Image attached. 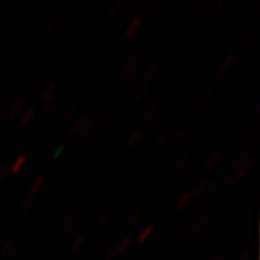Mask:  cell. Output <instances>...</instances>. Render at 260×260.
<instances>
[{"instance_id":"9a60e30c","label":"cell","mask_w":260,"mask_h":260,"mask_svg":"<svg viewBox=\"0 0 260 260\" xmlns=\"http://www.w3.org/2000/svg\"><path fill=\"white\" fill-rule=\"evenodd\" d=\"M142 129H136V130H133L132 133H130L129 136H127V139H126V142H124V146L126 148H130V146H133L138 140L142 138Z\"/></svg>"},{"instance_id":"3957f363","label":"cell","mask_w":260,"mask_h":260,"mask_svg":"<svg viewBox=\"0 0 260 260\" xmlns=\"http://www.w3.org/2000/svg\"><path fill=\"white\" fill-rule=\"evenodd\" d=\"M136 64H138V52H133L121 68V75L126 83H129L130 78L136 73Z\"/></svg>"},{"instance_id":"c3c4849f","label":"cell","mask_w":260,"mask_h":260,"mask_svg":"<svg viewBox=\"0 0 260 260\" xmlns=\"http://www.w3.org/2000/svg\"><path fill=\"white\" fill-rule=\"evenodd\" d=\"M38 75H39V70H34V73H32V75L28 78V85L29 84H32L35 80L38 78Z\"/></svg>"},{"instance_id":"ffe728a7","label":"cell","mask_w":260,"mask_h":260,"mask_svg":"<svg viewBox=\"0 0 260 260\" xmlns=\"http://www.w3.org/2000/svg\"><path fill=\"white\" fill-rule=\"evenodd\" d=\"M44 175H38L34 181H32V184H30V186H29V195H32V194H35L37 192L38 189L41 188V185L44 184Z\"/></svg>"},{"instance_id":"94428289","label":"cell","mask_w":260,"mask_h":260,"mask_svg":"<svg viewBox=\"0 0 260 260\" xmlns=\"http://www.w3.org/2000/svg\"><path fill=\"white\" fill-rule=\"evenodd\" d=\"M223 260H224V259H223Z\"/></svg>"},{"instance_id":"d590c367","label":"cell","mask_w":260,"mask_h":260,"mask_svg":"<svg viewBox=\"0 0 260 260\" xmlns=\"http://www.w3.org/2000/svg\"><path fill=\"white\" fill-rule=\"evenodd\" d=\"M201 6H203V2H201V0H195V2H192V3L189 5L186 15H194L195 12L198 10V8H201Z\"/></svg>"},{"instance_id":"e0dca14e","label":"cell","mask_w":260,"mask_h":260,"mask_svg":"<svg viewBox=\"0 0 260 260\" xmlns=\"http://www.w3.org/2000/svg\"><path fill=\"white\" fill-rule=\"evenodd\" d=\"M221 155H223V152L221 150H215V152H213L208 158H207V160H205L204 167L208 169V168L214 167L215 164H217V160L221 158Z\"/></svg>"},{"instance_id":"6f0895ef","label":"cell","mask_w":260,"mask_h":260,"mask_svg":"<svg viewBox=\"0 0 260 260\" xmlns=\"http://www.w3.org/2000/svg\"><path fill=\"white\" fill-rule=\"evenodd\" d=\"M3 114H5V109H3V107H0V119L3 117Z\"/></svg>"},{"instance_id":"4fadbf2b","label":"cell","mask_w":260,"mask_h":260,"mask_svg":"<svg viewBox=\"0 0 260 260\" xmlns=\"http://www.w3.org/2000/svg\"><path fill=\"white\" fill-rule=\"evenodd\" d=\"M42 55H44V52H42V51H35L32 55L29 56V59H28L29 71H30V70H37V65L39 64V61L42 59Z\"/></svg>"},{"instance_id":"4dcf8cb0","label":"cell","mask_w":260,"mask_h":260,"mask_svg":"<svg viewBox=\"0 0 260 260\" xmlns=\"http://www.w3.org/2000/svg\"><path fill=\"white\" fill-rule=\"evenodd\" d=\"M75 113H77V104H71V106L65 110L64 114H62V119H64V120H70V119L74 117Z\"/></svg>"},{"instance_id":"816d5d0a","label":"cell","mask_w":260,"mask_h":260,"mask_svg":"<svg viewBox=\"0 0 260 260\" xmlns=\"http://www.w3.org/2000/svg\"><path fill=\"white\" fill-rule=\"evenodd\" d=\"M41 136H42V133H41V132H37V133H34V135L30 136V140H32V142H37Z\"/></svg>"},{"instance_id":"9c48e42d","label":"cell","mask_w":260,"mask_h":260,"mask_svg":"<svg viewBox=\"0 0 260 260\" xmlns=\"http://www.w3.org/2000/svg\"><path fill=\"white\" fill-rule=\"evenodd\" d=\"M254 29H256V25H254V23H250L247 28L243 30L242 35H240V37H239V39H237V47L242 48L243 45H244V44L249 41V38H250L251 35L254 34Z\"/></svg>"},{"instance_id":"7c38bea8","label":"cell","mask_w":260,"mask_h":260,"mask_svg":"<svg viewBox=\"0 0 260 260\" xmlns=\"http://www.w3.org/2000/svg\"><path fill=\"white\" fill-rule=\"evenodd\" d=\"M140 23H142V16H140V15L135 16L133 20H132L129 25H127V28L124 29V37H130V35H133V32L139 28Z\"/></svg>"},{"instance_id":"bcb514c9","label":"cell","mask_w":260,"mask_h":260,"mask_svg":"<svg viewBox=\"0 0 260 260\" xmlns=\"http://www.w3.org/2000/svg\"><path fill=\"white\" fill-rule=\"evenodd\" d=\"M37 169H38L37 164H32V165H30V168H28V171H26V178L34 177V174L37 172Z\"/></svg>"},{"instance_id":"52a82bcc","label":"cell","mask_w":260,"mask_h":260,"mask_svg":"<svg viewBox=\"0 0 260 260\" xmlns=\"http://www.w3.org/2000/svg\"><path fill=\"white\" fill-rule=\"evenodd\" d=\"M26 102H28V97H26V95H20L19 99H16V100L13 102V104L10 106L8 117H9V119H13L15 116H18V113L22 110V107L26 104Z\"/></svg>"},{"instance_id":"f546056e","label":"cell","mask_w":260,"mask_h":260,"mask_svg":"<svg viewBox=\"0 0 260 260\" xmlns=\"http://www.w3.org/2000/svg\"><path fill=\"white\" fill-rule=\"evenodd\" d=\"M211 93H213V87H207V88H204V90L200 93V95H198V103L203 104V103L207 102L208 97L211 95Z\"/></svg>"},{"instance_id":"83f0119b","label":"cell","mask_w":260,"mask_h":260,"mask_svg":"<svg viewBox=\"0 0 260 260\" xmlns=\"http://www.w3.org/2000/svg\"><path fill=\"white\" fill-rule=\"evenodd\" d=\"M85 242V234L84 233H81V234H78L77 236V239H75L74 242L71 243V251H75L78 250L80 247H81V244Z\"/></svg>"},{"instance_id":"6da1fadb","label":"cell","mask_w":260,"mask_h":260,"mask_svg":"<svg viewBox=\"0 0 260 260\" xmlns=\"http://www.w3.org/2000/svg\"><path fill=\"white\" fill-rule=\"evenodd\" d=\"M55 83H48L44 88V91L41 94V110L47 112L51 109V106L55 102Z\"/></svg>"},{"instance_id":"277c9868","label":"cell","mask_w":260,"mask_h":260,"mask_svg":"<svg viewBox=\"0 0 260 260\" xmlns=\"http://www.w3.org/2000/svg\"><path fill=\"white\" fill-rule=\"evenodd\" d=\"M130 243H132V239L130 237H126V239H123L117 246H114L112 250L109 251L107 254H106V260H112L114 259V257H120V256H123V253L126 251V249L130 246Z\"/></svg>"},{"instance_id":"d4e9b609","label":"cell","mask_w":260,"mask_h":260,"mask_svg":"<svg viewBox=\"0 0 260 260\" xmlns=\"http://www.w3.org/2000/svg\"><path fill=\"white\" fill-rule=\"evenodd\" d=\"M207 221H208V218H207V217H201V218H198V220H197V221H195V223L191 225V229H192V233L201 232V230L204 229L205 225H207Z\"/></svg>"},{"instance_id":"91938a15","label":"cell","mask_w":260,"mask_h":260,"mask_svg":"<svg viewBox=\"0 0 260 260\" xmlns=\"http://www.w3.org/2000/svg\"><path fill=\"white\" fill-rule=\"evenodd\" d=\"M0 143H2V138H0Z\"/></svg>"},{"instance_id":"b9f144b4","label":"cell","mask_w":260,"mask_h":260,"mask_svg":"<svg viewBox=\"0 0 260 260\" xmlns=\"http://www.w3.org/2000/svg\"><path fill=\"white\" fill-rule=\"evenodd\" d=\"M12 246H13V242H6L2 249H0V256H6V254H10V250H12Z\"/></svg>"},{"instance_id":"1f68e13d","label":"cell","mask_w":260,"mask_h":260,"mask_svg":"<svg viewBox=\"0 0 260 260\" xmlns=\"http://www.w3.org/2000/svg\"><path fill=\"white\" fill-rule=\"evenodd\" d=\"M116 26H117V23H116V22H110V23H107V25H106V28L103 29V38L110 37L113 32H114Z\"/></svg>"},{"instance_id":"44dd1931","label":"cell","mask_w":260,"mask_h":260,"mask_svg":"<svg viewBox=\"0 0 260 260\" xmlns=\"http://www.w3.org/2000/svg\"><path fill=\"white\" fill-rule=\"evenodd\" d=\"M75 223H77V220H75L74 214H68L64 218V221H62V230H64V233L71 230L74 227Z\"/></svg>"},{"instance_id":"9f6ffc18","label":"cell","mask_w":260,"mask_h":260,"mask_svg":"<svg viewBox=\"0 0 260 260\" xmlns=\"http://www.w3.org/2000/svg\"><path fill=\"white\" fill-rule=\"evenodd\" d=\"M138 6H140V2H135V3H132V5H130V8H132V9H136Z\"/></svg>"},{"instance_id":"7a4b0ae2","label":"cell","mask_w":260,"mask_h":260,"mask_svg":"<svg viewBox=\"0 0 260 260\" xmlns=\"http://www.w3.org/2000/svg\"><path fill=\"white\" fill-rule=\"evenodd\" d=\"M253 158H247V160L243 164L242 167L236 168L234 171H233V174L229 177V185H236L240 179H242L249 171L251 169V167H253Z\"/></svg>"},{"instance_id":"8d00e7d4","label":"cell","mask_w":260,"mask_h":260,"mask_svg":"<svg viewBox=\"0 0 260 260\" xmlns=\"http://www.w3.org/2000/svg\"><path fill=\"white\" fill-rule=\"evenodd\" d=\"M94 64H95V58H94V56L88 58V59H87V62H85L83 67V74H88V73H90V70L94 67Z\"/></svg>"},{"instance_id":"f1b7e54d","label":"cell","mask_w":260,"mask_h":260,"mask_svg":"<svg viewBox=\"0 0 260 260\" xmlns=\"http://www.w3.org/2000/svg\"><path fill=\"white\" fill-rule=\"evenodd\" d=\"M207 184H208V181L207 179H203V181H200L197 185L191 189V194H192V197H195V195H200L203 191H204V188L207 186Z\"/></svg>"},{"instance_id":"7dc6e473","label":"cell","mask_w":260,"mask_h":260,"mask_svg":"<svg viewBox=\"0 0 260 260\" xmlns=\"http://www.w3.org/2000/svg\"><path fill=\"white\" fill-rule=\"evenodd\" d=\"M257 133H259V124L256 123L254 126H253V129H251V133L249 135V140H253L256 136H257Z\"/></svg>"},{"instance_id":"e575fe53","label":"cell","mask_w":260,"mask_h":260,"mask_svg":"<svg viewBox=\"0 0 260 260\" xmlns=\"http://www.w3.org/2000/svg\"><path fill=\"white\" fill-rule=\"evenodd\" d=\"M59 18V15H58V12H52V15L47 19V25H45V29H51L54 25L56 23V20Z\"/></svg>"},{"instance_id":"ee69618b","label":"cell","mask_w":260,"mask_h":260,"mask_svg":"<svg viewBox=\"0 0 260 260\" xmlns=\"http://www.w3.org/2000/svg\"><path fill=\"white\" fill-rule=\"evenodd\" d=\"M80 145H78V149H80V152H83L84 149L87 148V146H88V142H90V138H88V136H84V138H80Z\"/></svg>"},{"instance_id":"836d02e7","label":"cell","mask_w":260,"mask_h":260,"mask_svg":"<svg viewBox=\"0 0 260 260\" xmlns=\"http://www.w3.org/2000/svg\"><path fill=\"white\" fill-rule=\"evenodd\" d=\"M140 215H142V214H140L139 210H138V211H135V213L132 214L129 218H127V221H126V224H127L129 227H132V225H135V224L138 223V221H139V220H140Z\"/></svg>"},{"instance_id":"db71d44e","label":"cell","mask_w":260,"mask_h":260,"mask_svg":"<svg viewBox=\"0 0 260 260\" xmlns=\"http://www.w3.org/2000/svg\"><path fill=\"white\" fill-rule=\"evenodd\" d=\"M208 260H223V254H215V256L210 257Z\"/></svg>"},{"instance_id":"680465c9","label":"cell","mask_w":260,"mask_h":260,"mask_svg":"<svg viewBox=\"0 0 260 260\" xmlns=\"http://www.w3.org/2000/svg\"><path fill=\"white\" fill-rule=\"evenodd\" d=\"M0 234H2V229H0Z\"/></svg>"},{"instance_id":"ac0fdd59","label":"cell","mask_w":260,"mask_h":260,"mask_svg":"<svg viewBox=\"0 0 260 260\" xmlns=\"http://www.w3.org/2000/svg\"><path fill=\"white\" fill-rule=\"evenodd\" d=\"M106 129H107V121L106 120L97 121V123L94 124L93 129H91V135H93V136H95V138H97V136H102Z\"/></svg>"},{"instance_id":"7bdbcfd3","label":"cell","mask_w":260,"mask_h":260,"mask_svg":"<svg viewBox=\"0 0 260 260\" xmlns=\"http://www.w3.org/2000/svg\"><path fill=\"white\" fill-rule=\"evenodd\" d=\"M22 246H23V243L18 242V243H13V246H12V250H10V254L12 256H16L20 249H22Z\"/></svg>"},{"instance_id":"d6986e66","label":"cell","mask_w":260,"mask_h":260,"mask_svg":"<svg viewBox=\"0 0 260 260\" xmlns=\"http://www.w3.org/2000/svg\"><path fill=\"white\" fill-rule=\"evenodd\" d=\"M159 70V62L158 61H153V62H150V64L148 65V68L145 70V74H143V77H145V80L146 81H149L152 77H153V74L156 73Z\"/></svg>"},{"instance_id":"5b68a950","label":"cell","mask_w":260,"mask_h":260,"mask_svg":"<svg viewBox=\"0 0 260 260\" xmlns=\"http://www.w3.org/2000/svg\"><path fill=\"white\" fill-rule=\"evenodd\" d=\"M99 117H100V113L99 112H94V113H91L90 116H87V120L84 121L83 127H81V129H80V132H78L80 138L88 136V133L91 132V129L94 127V124H95V123H97V120H99Z\"/></svg>"},{"instance_id":"8fae6325","label":"cell","mask_w":260,"mask_h":260,"mask_svg":"<svg viewBox=\"0 0 260 260\" xmlns=\"http://www.w3.org/2000/svg\"><path fill=\"white\" fill-rule=\"evenodd\" d=\"M186 135V129H181L178 130L177 133H174L171 138H169V149H175L181 143V140L185 138Z\"/></svg>"},{"instance_id":"30bf717a","label":"cell","mask_w":260,"mask_h":260,"mask_svg":"<svg viewBox=\"0 0 260 260\" xmlns=\"http://www.w3.org/2000/svg\"><path fill=\"white\" fill-rule=\"evenodd\" d=\"M34 114H35V107H29V109H26L25 112H23V114L19 117L18 120V129H22L25 124H28L29 121H30V119L34 117Z\"/></svg>"},{"instance_id":"60d3db41","label":"cell","mask_w":260,"mask_h":260,"mask_svg":"<svg viewBox=\"0 0 260 260\" xmlns=\"http://www.w3.org/2000/svg\"><path fill=\"white\" fill-rule=\"evenodd\" d=\"M109 215L110 213L109 211H103L99 217H97V220H95V225H103V224L107 221V218H109Z\"/></svg>"},{"instance_id":"5bb4252c","label":"cell","mask_w":260,"mask_h":260,"mask_svg":"<svg viewBox=\"0 0 260 260\" xmlns=\"http://www.w3.org/2000/svg\"><path fill=\"white\" fill-rule=\"evenodd\" d=\"M159 107V100H153V102L149 104L148 107H146V110L143 112L142 114V120H149L152 116H153V113L158 110Z\"/></svg>"},{"instance_id":"4316f807","label":"cell","mask_w":260,"mask_h":260,"mask_svg":"<svg viewBox=\"0 0 260 260\" xmlns=\"http://www.w3.org/2000/svg\"><path fill=\"white\" fill-rule=\"evenodd\" d=\"M246 160H247V152H242V153H239V155L234 158V160H233V168L236 169V168L242 167Z\"/></svg>"},{"instance_id":"2e32d148","label":"cell","mask_w":260,"mask_h":260,"mask_svg":"<svg viewBox=\"0 0 260 260\" xmlns=\"http://www.w3.org/2000/svg\"><path fill=\"white\" fill-rule=\"evenodd\" d=\"M152 232H153V224H148V225H145V227L138 233V243L145 242L149 236L152 234Z\"/></svg>"},{"instance_id":"d6a6232c","label":"cell","mask_w":260,"mask_h":260,"mask_svg":"<svg viewBox=\"0 0 260 260\" xmlns=\"http://www.w3.org/2000/svg\"><path fill=\"white\" fill-rule=\"evenodd\" d=\"M179 73H181V70L179 68H172L171 70V73L165 77V84H171L175 78H177L178 75H179Z\"/></svg>"},{"instance_id":"ab89813d","label":"cell","mask_w":260,"mask_h":260,"mask_svg":"<svg viewBox=\"0 0 260 260\" xmlns=\"http://www.w3.org/2000/svg\"><path fill=\"white\" fill-rule=\"evenodd\" d=\"M169 138H171V133L169 132H162L158 138H156V145H164L165 142L169 140Z\"/></svg>"},{"instance_id":"603a6c76","label":"cell","mask_w":260,"mask_h":260,"mask_svg":"<svg viewBox=\"0 0 260 260\" xmlns=\"http://www.w3.org/2000/svg\"><path fill=\"white\" fill-rule=\"evenodd\" d=\"M191 198H192L191 191H185V192L181 195V197H178L177 203H175V207H177V208H182V207H184V205H185Z\"/></svg>"},{"instance_id":"f907efd6","label":"cell","mask_w":260,"mask_h":260,"mask_svg":"<svg viewBox=\"0 0 260 260\" xmlns=\"http://www.w3.org/2000/svg\"><path fill=\"white\" fill-rule=\"evenodd\" d=\"M249 259H250V253H249V251H244L243 254H240V257H239L237 260H249Z\"/></svg>"},{"instance_id":"11a10c76","label":"cell","mask_w":260,"mask_h":260,"mask_svg":"<svg viewBox=\"0 0 260 260\" xmlns=\"http://www.w3.org/2000/svg\"><path fill=\"white\" fill-rule=\"evenodd\" d=\"M259 45H260V42H256V44H254V49H253V55H256V54H257V51H259Z\"/></svg>"},{"instance_id":"74e56055","label":"cell","mask_w":260,"mask_h":260,"mask_svg":"<svg viewBox=\"0 0 260 260\" xmlns=\"http://www.w3.org/2000/svg\"><path fill=\"white\" fill-rule=\"evenodd\" d=\"M34 204V195H28L26 198H25V201L22 203V211L25 213V211H28L29 208L32 207Z\"/></svg>"},{"instance_id":"7402d4cb","label":"cell","mask_w":260,"mask_h":260,"mask_svg":"<svg viewBox=\"0 0 260 260\" xmlns=\"http://www.w3.org/2000/svg\"><path fill=\"white\" fill-rule=\"evenodd\" d=\"M234 62V54H229L227 56H224L223 61L220 62V65H218V71L220 73H223V71H225L230 65Z\"/></svg>"},{"instance_id":"484cf974","label":"cell","mask_w":260,"mask_h":260,"mask_svg":"<svg viewBox=\"0 0 260 260\" xmlns=\"http://www.w3.org/2000/svg\"><path fill=\"white\" fill-rule=\"evenodd\" d=\"M148 88H149V81H145V83L142 84L139 88H138V91H136L135 97H133V102H139L140 99L145 95V93L148 91Z\"/></svg>"},{"instance_id":"681fc988","label":"cell","mask_w":260,"mask_h":260,"mask_svg":"<svg viewBox=\"0 0 260 260\" xmlns=\"http://www.w3.org/2000/svg\"><path fill=\"white\" fill-rule=\"evenodd\" d=\"M8 172H9V168H8V167L0 168V181L8 177Z\"/></svg>"},{"instance_id":"cb8c5ba5","label":"cell","mask_w":260,"mask_h":260,"mask_svg":"<svg viewBox=\"0 0 260 260\" xmlns=\"http://www.w3.org/2000/svg\"><path fill=\"white\" fill-rule=\"evenodd\" d=\"M192 148H186L184 152H182V155H181V158L178 159V167H186V160L189 159V156L192 155Z\"/></svg>"},{"instance_id":"f5cc1de1","label":"cell","mask_w":260,"mask_h":260,"mask_svg":"<svg viewBox=\"0 0 260 260\" xmlns=\"http://www.w3.org/2000/svg\"><path fill=\"white\" fill-rule=\"evenodd\" d=\"M152 6H153V0H149V2L145 3V10H149Z\"/></svg>"},{"instance_id":"f6af8a7d","label":"cell","mask_w":260,"mask_h":260,"mask_svg":"<svg viewBox=\"0 0 260 260\" xmlns=\"http://www.w3.org/2000/svg\"><path fill=\"white\" fill-rule=\"evenodd\" d=\"M120 6H121V0H116V2L113 3L112 6L109 8V13H110V15H114V13L117 12V9H119Z\"/></svg>"},{"instance_id":"8992f818","label":"cell","mask_w":260,"mask_h":260,"mask_svg":"<svg viewBox=\"0 0 260 260\" xmlns=\"http://www.w3.org/2000/svg\"><path fill=\"white\" fill-rule=\"evenodd\" d=\"M87 120V114L85 113H81V114H78V116H75L74 120L71 123V126H70V129L67 132V140L70 139L71 136H74L75 133H78L80 129L83 127L84 121Z\"/></svg>"},{"instance_id":"ba28073f","label":"cell","mask_w":260,"mask_h":260,"mask_svg":"<svg viewBox=\"0 0 260 260\" xmlns=\"http://www.w3.org/2000/svg\"><path fill=\"white\" fill-rule=\"evenodd\" d=\"M26 162H28V153L23 152V153L18 155V158L13 160V164H12V167H10V172H12V174H18L19 171L25 167Z\"/></svg>"},{"instance_id":"f35d334b","label":"cell","mask_w":260,"mask_h":260,"mask_svg":"<svg viewBox=\"0 0 260 260\" xmlns=\"http://www.w3.org/2000/svg\"><path fill=\"white\" fill-rule=\"evenodd\" d=\"M225 3H227L225 0H220V2H217V3H215V2H213V3H211V5H208V6H210V10L213 9V12H215V13H217V12H220V9H221V8H224V6H225Z\"/></svg>"}]
</instances>
